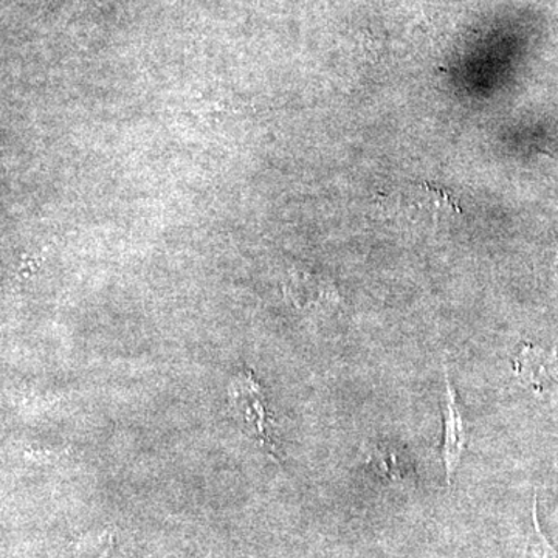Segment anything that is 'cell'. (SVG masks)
Returning <instances> with one entry per match:
<instances>
[{
  "label": "cell",
  "instance_id": "4",
  "mask_svg": "<svg viewBox=\"0 0 558 558\" xmlns=\"http://www.w3.org/2000/svg\"><path fill=\"white\" fill-rule=\"evenodd\" d=\"M371 464L384 480L402 483L413 475V464L403 451L391 444H379L371 451Z\"/></svg>",
  "mask_w": 558,
  "mask_h": 558
},
{
  "label": "cell",
  "instance_id": "2",
  "mask_svg": "<svg viewBox=\"0 0 558 558\" xmlns=\"http://www.w3.org/2000/svg\"><path fill=\"white\" fill-rule=\"evenodd\" d=\"M515 371L535 391H553L558 387V351L527 344L517 354Z\"/></svg>",
  "mask_w": 558,
  "mask_h": 558
},
{
  "label": "cell",
  "instance_id": "5",
  "mask_svg": "<svg viewBox=\"0 0 558 558\" xmlns=\"http://www.w3.org/2000/svg\"><path fill=\"white\" fill-rule=\"evenodd\" d=\"M534 534L529 538L527 543V558H558L557 550L550 545L546 535L543 534L542 527H539L537 517V501L534 502Z\"/></svg>",
  "mask_w": 558,
  "mask_h": 558
},
{
  "label": "cell",
  "instance_id": "6",
  "mask_svg": "<svg viewBox=\"0 0 558 558\" xmlns=\"http://www.w3.org/2000/svg\"><path fill=\"white\" fill-rule=\"evenodd\" d=\"M110 542L102 539L98 545H89V548L80 545L70 558H108Z\"/></svg>",
  "mask_w": 558,
  "mask_h": 558
},
{
  "label": "cell",
  "instance_id": "1",
  "mask_svg": "<svg viewBox=\"0 0 558 558\" xmlns=\"http://www.w3.org/2000/svg\"><path fill=\"white\" fill-rule=\"evenodd\" d=\"M444 442L442 459L447 481L451 483L461 464L462 454L469 446V425L459 405L458 392L446 369V392H444Z\"/></svg>",
  "mask_w": 558,
  "mask_h": 558
},
{
  "label": "cell",
  "instance_id": "3",
  "mask_svg": "<svg viewBox=\"0 0 558 558\" xmlns=\"http://www.w3.org/2000/svg\"><path fill=\"white\" fill-rule=\"evenodd\" d=\"M238 388L241 389L242 395L248 400V402H245L241 395L240 398H236L238 407H244V410H240L241 418H244L245 424L250 425V428L258 436L260 442L264 446H269L271 450L269 418H267L266 409H264L263 400H260L258 387L253 385L252 376H250L248 384H242V387Z\"/></svg>",
  "mask_w": 558,
  "mask_h": 558
}]
</instances>
